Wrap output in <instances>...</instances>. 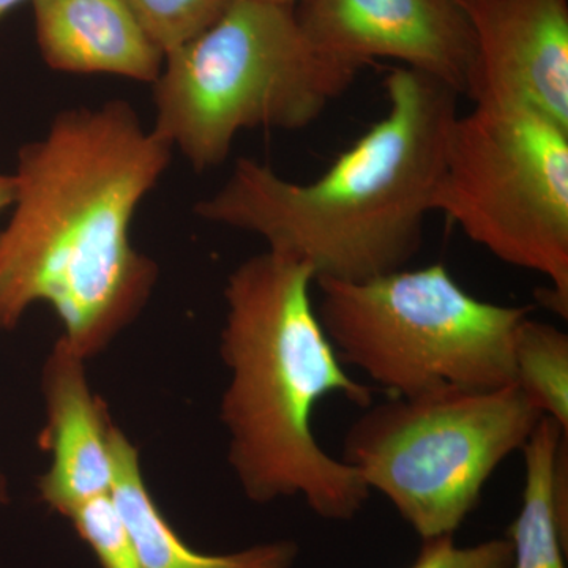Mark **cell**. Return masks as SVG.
<instances>
[{
	"label": "cell",
	"mask_w": 568,
	"mask_h": 568,
	"mask_svg": "<svg viewBox=\"0 0 568 568\" xmlns=\"http://www.w3.org/2000/svg\"><path fill=\"white\" fill-rule=\"evenodd\" d=\"M315 272L287 254H256L224 286L220 354L230 381L220 403L227 462L256 504L302 497L317 517L351 521L368 500L357 470L313 433L321 399L343 395L362 409L372 387L347 375L317 317Z\"/></svg>",
	"instance_id": "cell-3"
},
{
	"label": "cell",
	"mask_w": 568,
	"mask_h": 568,
	"mask_svg": "<svg viewBox=\"0 0 568 568\" xmlns=\"http://www.w3.org/2000/svg\"><path fill=\"white\" fill-rule=\"evenodd\" d=\"M515 384L545 417L568 432V336L525 317L514 339Z\"/></svg>",
	"instance_id": "cell-14"
},
{
	"label": "cell",
	"mask_w": 568,
	"mask_h": 568,
	"mask_svg": "<svg viewBox=\"0 0 568 568\" xmlns=\"http://www.w3.org/2000/svg\"><path fill=\"white\" fill-rule=\"evenodd\" d=\"M173 152L123 100L59 112L43 138L22 145L13 212L0 230V331L47 304L59 339L88 361L141 315L159 267L130 230Z\"/></svg>",
	"instance_id": "cell-1"
},
{
	"label": "cell",
	"mask_w": 568,
	"mask_h": 568,
	"mask_svg": "<svg viewBox=\"0 0 568 568\" xmlns=\"http://www.w3.org/2000/svg\"><path fill=\"white\" fill-rule=\"evenodd\" d=\"M361 70L317 48L295 7L233 0L207 29L164 54L153 133L196 171L220 166L244 130H301Z\"/></svg>",
	"instance_id": "cell-4"
},
{
	"label": "cell",
	"mask_w": 568,
	"mask_h": 568,
	"mask_svg": "<svg viewBox=\"0 0 568 568\" xmlns=\"http://www.w3.org/2000/svg\"><path fill=\"white\" fill-rule=\"evenodd\" d=\"M409 568H511L514 551L508 538H493L473 547H458L454 536L422 540Z\"/></svg>",
	"instance_id": "cell-17"
},
{
	"label": "cell",
	"mask_w": 568,
	"mask_h": 568,
	"mask_svg": "<svg viewBox=\"0 0 568 568\" xmlns=\"http://www.w3.org/2000/svg\"><path fill=\"white\" fill-rule=\"evenodd\" d=\"M545 417L517 384L390 396L347 428L342 458L422 540L454 536L497 467Z\"/></svg>",
	"instance_id": "cell-6"
},
{
	"label": "cell",
	"mask_w": 568,
	"mask_h": 568,
	"mask_svg": "<svg viewBox=\"0 0 568 568\" xmlns=\"http://www.w3.org/2000/svg\"><path fill=\"white\" fill-rule=\"evenodd\" d=\"M474 33L466 97L568 130L567 0H463Z\"/></svg>",
	"instance_id": "cell-9"
},
{
	"label": "cell",
	"mask_w": 568,
	"mask_h": 568,
	"mask_svg": "<svg viewBox=\"0 0 568 568\" xmlns=\"http://www.w3.org/2000/svg\"><path fill=\"white\" fill-rule=\"evenodd\" d=\"M111 496L132 537L142 568H293L298 545L268 541L231 552L203 555L185 544L163 517L145 484L140 452L119 426L111 429Z\"/></svg>",
	"instance_id": "cell-12"
},
{
	"label": "cell",
	"mask_w": 568,
	"mask_h": 568,
	"mask_svg": "<svg viewBox=\"0 0 568 568\" xmlns=\"http://www.w3.org/2000/svg\"><path fill=\"white\" fill-rule=\"evenodd\" d=\"M102 568H142L132 537L111 495L93 497L65 515Z\"/></svg>",
	"instance_id": "cell-16"
},
{
	"label": "cell",
	"mask_w": 568,
	"mask_h": 568,
	"mask_svg": "<svg viewBox=\"0 0 568 568\" xmlns=\"http://www.w3.org/2000/svg\"><path fill=\"white\" fill-rule=\"evenodd\" d=\"M433 212L497 260L548 280L568 316V130L525 108L474 103L448 130Z\"/></svg>",
	"instance_id": "cell-7"
},
{
	"label": "cell",
	"mask_w": 568,
	"mask_h": 568,
	"mask_svg": "<svg viewBox=\"0 0 568 568\" xmlns=\"http://www.w3.org/2000/svg\"><path fill=\"white\" fill-rule=\"evenodd\" d=\"M24 0H0V20Z\"/></svg>",
	"instance_id": "cell-20"
},
{
	"label": "cell",
	"mask_w": 568,
	"mask_h": 568,
	"mask_svg": "<svg viewBox=\"0 0 568 568\" xmlns=\"http://www.w3.org/2000/svg\"><path fill=\"white\" fill-rule=\"evenodd\" d=\"M265 2L282 3V6L298 7L305 0H265Z\"/></svg>",
	"instance_id": "cell-21"
},
{
	"label": "cell",
	"mask_w": 568,
	"mask_h": 568,
	"mask_svg": "<svg viewBox=\"0 0 568 568\" xmlns=\"http://www.w3.org/2000/svg\"><path fill=\"white\" fill-rule=\"evenodd\" d=\"M84 364L58 339L43 368L47 426L41 444L51 454V465L40 477L39 493L62 517L112 489L114 424L89 386Z\"/></svg>",
	"instance_id": "cell-10"
},
{
	"label": "cell",
	"mask_w": 568,
	"mask_h": 568,
	"mask_svg": "<svg viewBox=\"0 0 568 568\" xmlns=\"http://www.w3.org/2000/svg\"><path fill=\"white\" fill-rule=\"evenodd\" d=\"M315 287L339 362L390 396L515 384L514 339L529 306L480 301L444 264L364 282L316 278Z\"/></svg>",
	"instance_id": "cell-5"
},
{
	"label": "cell",
	"mask_w": 568,
	"mask_h": 568,
	"mask_svg": "<svg viewBox=\"0 0 568 568\" xmlns=\"http://www.w3.org/2000/svg\"><path fill=\"white\" fill-rule=\"evenodd\" d=\"M7 503H9V484L0 469V507L6 506Z\"/></svg>",
	"instance_id": "cell-19"
},
{
	"label": "cell",
	"mask_w": 568,
	"mask_h": 568,
	"mask_svg": "<svg viewBox=\"0 0 568 568\" xmlns=\"http://www.w3.org/2000/svg\"><path fill=\"white\" fill-rule=\"evenodd\" d=\"M295 11L310 40L342 61L394 59L466 95L476 48L463 0H305Z\"/></svg>",
	"instance_id": "cell-8"
},
{
	"label": "cell",
	"mask_w": 568,
	"mask_h": 568,
	"mask_svg": "<svg viewBox=\"0 0 568 568\" xmlns=\"http://www.w3.org/2000/svg\"><path fill=\"white\" fill-rule=\"evenodd\" d=\"M153 43L168 54L207 29L233 0H122Z\"/></svg>",
	"instance_id": "cell-15"
},
{
	"label": "cell",
	"mask_w": 568,
	"mask_h": 568,
	"mask_svg": "<svg viewBox=\"0 0 568 568\" xmlns=\"http://www.w3.org/2000/svg\"><path fill=\"white\" fill-rule=\"evenodd\" d=\"M384 88L386 114L315 181H287L239 159L196 215L260 235L271 252L312 267L315 280L364 282L405 268L424 242L459 93L402 65Z\"/></svg>",
	"instance_id": "cell-2"
},
{
	"label": "cell",
	"mask_w": 568,
	"mask_h": 568,
	"mask_svg": "<svg viewBox=\"0 0 568 568\" xmlns=\"http://www.w3.org/2000/svg\"><path fill=\"white\" fill-rule=\"evenodd\" d=\"M39 50L52 70L153 82L164 52L122 0H32Z\"/></svg>",
	"instance_id": "cell-11"
},
{
	"label": "cell",
	"mask_w": 568,
	"mask_h": 568,
	"mask_svg": "<svg viewBox=\"0 0 568 568\" xmlns=\"http://www.w3.org/2000/svg\"><path fill=\"white\" fill-rule=\"evenodd\" d=\"M17 197V178L14 174L0 173V212L11 207Z\"/></svg>",
	"instance_id": "cell-18"
},
{
	"label": "cell",
	"mask_w": 568,
	"mask_h": 568,
	"mask_svg": "<svg viewBox=\"0 0 568 568\" xmlns=\"http://www.w3.org/2000/svg\"><path fill=\"white\" fill-rule=\"evenodd\" d=\"M566 439L567 429L555 418L541 417L523 447L525 488L508 529L511 568H567L568 455H558Z\"/></svg>",
	"instance_id": "cell-13"
}]
</instances>
